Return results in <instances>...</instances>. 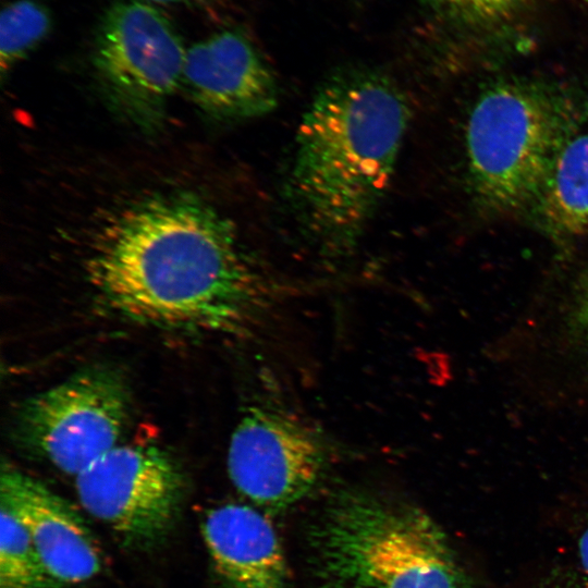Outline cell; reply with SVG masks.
Segmentation results:
<instances>
[{
  "instance_id": "cell-1",
  "label": "cell",
  "mask_w": 588,
  "mask_h": 588,
  "mask_svg": "<svg viewBox=\"0 0 588 588\" xmlns=\"http://www.w3.org/2000/svg\"><path fill=\"white\" fill-rule=\"evenodd\" d=\"M86 272L115 314L188 333H249L277 293L233 222L184 192L146 197L113 215L94 237Z\"/></svg>"
},
{
  "instance_id": "cell-2",
  "label": "cell",
  "mask_w": 588,
  "mask_h": 588,
  "mask_svg": "<svg viewBox=\"0 0 588 588\" xmlns=\"http://www.w3.org/2000/svg\"><path fill=\"white\" fill-rule=\"evenodd\" d=\"M408 121L404 94L377 72H341L315 94L296 133L287 196L322 253L357 246L391 184Z\"/></svg>"
},
{
  "instance_id": "cell-3",
  "label": "cell",
  "mask_w": 588,
  "mask_h": 588,
  "mask_svg": "<svg viewBox=\"0 0 588 588\" xmlns=\"http://www.w3.org/2000/svg\"><path fill=\"white\" fill-rule=\"evenodd\" d=\"M310 537L317 571L331 588H470L442 528L402 500L340 490Z\"/></svg>"
},
{
  "instance_id": "cell-4",
  "label": "cell",
  "mask_w": 588,
  "mask_h": 588,
  "mask_svg": "<svg viewBox=\"0 0 588 588\" xmlns=\"http://www.w3.org/2000/svg\"><path fill=\"white\" fill-rule=\"evenodd\" d=\"M587 108L549 85L505 82L475 102L465 131L467 167L479 203L498 213L535 207L565 144Z\"/></svg>"
},
{
  "instance_id": "cell-5",
  "label": "cell",
  "mask_w": 588,
  "mask_h": 588,
  "mask_svg": "<svg viewBox=\"0 0 588 588\" xmlns=\"http://www.w3.org/2000/svg\"><path fill=\"white\" fill-rule=\"evenodd\" d=\"M187 48L171 21L142 0L111 4L97 27L93 63L113 107L155 128L183 81Z\"/></svg>"
},
{
  "instance_id": "cell-6",
  "label": "cell",
  "mask_w": 588,
  "mask_h": 588,
  "mask_svg": "<svg viewBox=\"0 0 588 588\" xmlns=\"http://www.w3.org/2000/svg\"><path fill=\"white\" fill-rule=\"evenodd\" d=\"M128 414L130 395L121 376L86 369L24 402L17 412V440L75 477L119 444Z\"/></svg>"
},
{
  "instance_id": "cell-7",
  "label": "cell",
  "mask_w": 588,
  "mask_h": 588,
  "mask_svg": "<svg viewBox=\"0 0 588 588\" xmlns=\"http://www.w3.org/2000/svg\"><path fill=\"white\" fill-rule=\"evenodd\" d=\"M83 507L132 551H149L172 532L183 505L184 476L152 445L118 444L77 476Z\"/></svg>"
},
{
  "instance_id": "cell-8",
  "label": "cell",
  "mask_w": 588,
  "mask_h": 588,
  "mask_svg": "<svg viewBox=\"0 0 588 588\" xmlns=\"http://www.w3.org/2000/svg\"><path fill=\"white\" fill-rule=\"evenodd\" d=\"M327 463L320 436L285 411L250 407L237 422L228 449L234 487L255 504L282 510L305 497Z\"/></svg>"
},
{
  "instance_id": "cell-9",
  "label": "cell",
  "mask_w": 588,
  "mask_h": 588,
  "mask_svg": "<svg viewBox=\"0 0 588 588\" xmlns=\"http://www.w3.org/2000/svg\"><path fill=\"white\" fill-rule=\"evenodd\" d=\"M182 84L206 114L221 121L262 117L279 100L269 66L252 42L233 30L187 48Z\"/></svg>"
},
{
  "instance_id": "cell-10",
  "label": "cell",
  "mask_w": 588,
  "mask_h": 588,
  "mask_svg": "<svg viewBox=\"0 0 588 588\" xmlns=\"http://www.w3.org/2000/svg\"><path fill=\"white\" fill-rule=\"evenodd\" d=\"M0 501L23 526L50 574L64 587L94 578L101 552L79 513L38 479L3 466Z\"/></svg>"
},
{
  "instance_id": "cell-11",
  "label": "cell",
  "mask_w": 588,
  "mask_h": 588,
  "mask_svg": "<svg viewBox=\"0 0 588 588\" xmlns=\"http://www.w3.org/2000/svg\"><path fill=\"white\" fill-rule=\"evenodd\" d=\"M200 528L224 588H290L282 544L261 512L240 503L218 505L205 513Z\"/></svg>"
},
{
  "instance_id": "cell-12",
  "label": "cell",
  "mask_w": 588,
  "mask_h": 588,
  "mask_svg": "<svg viewBox=\"0 0 588 588\" xmlns=\"http://www.w3.org/2000/svg\"><path fill=\"white\" fill-rule=\"evenodd\" d=\"M535 207L555 237L588 234V132H578L562 148Z\"/></svg>"
},
{
  "instance_id": "cell-13",
  "label": "cell",
  "mask_w": 588,
  "mask_h": 588,
  "mask_svg": "<svg viewBox=\"0 0 588 588\" xmlns=\"http://www.w3.org/2000/svg\"><path fill=\"white\" fill-rule=\"evenodd\" d=\"M0 588H65L48 571L20 522L0 506Z\"/></svg>"
},
{
  "instance_id": "cell-14",
  "label": "cell",
  "mask_w": 588,
  "mask_h": 588,
  "mask_svg": "<svg viewBox=\"0 0 588 588\" xmlns=\"http://www.w3.org/2000/svg\"><path fill=\"white\" fill-rule=\"evenodd\" d=\"M49 10L37 0L8 3L0 16V68L10 71L50 33Z\"/></svg>"
},
{
  "instance_id": "cell-15",
  "label": "cell",
  "mask_w": 588,
  "mask_h": 588,
  "mask_svg": "<svg viewBox=\"0 0 588 588\" xmlns=\"http://www.w3.org/2000/svg\"><path fill=\"white\" fill-rule=\"evenodd\" d=\"M455 12L473 22L490 23L510 19L526 0H443Z\"/></svg>"
},
{
  "instance_id": "cell-16",
  "label": "cell",
  "mask_w": 588,
  "mask_h": 588,
  "mask_svg": "<svg viewBox=\"0 0 588 588\" xmlns=\"http://www.w3.org/2000/svg\"><path fill=\"white\" fill-rule=\"evenodd\" d=\"M578 576L588 579V515L577 540Z\"/></svg>"
},
{
  "instance_id": "cell-17",
  "label": "cell",
  "mask_w": 588,
  "mask_h": 588,
  "mask_svg": "<svg viewBox=\"0 0 588 588\" xmlns=\"http://www.w3.org/2000/svg\"><path fill=\"white\" fill-rule=\"evenodd\" d=\"M147 2L163 4H184L194 7H208L218 3L220 0H145Z\"/></svg>"
},
{
  "instance_id": "cell-18",
  "label": "cell",
  "mask_w": 588,
  "mask_h": 588,
  "mask_svg": "<svg viewBox=\"0 0 588 588\" xmlns=\"http://www.w3.org/2000/svg\"><path fill=\"white\" fill-rule=\"evenodd\" d=\"M555 588H588V579H585L577 575L575 579L561 584Z\"/></svg>"
},
{
  "instance_id": "cell-19",
  "label": "cell",
  "mask_w": 588,
  "mask_h": 588,
  "mask_svg": "<svg viewBox=\"0 0 588 588\" xmlns=\"http://www.w3.org/2000/svg\"><path fill=\"white\" fill-rule=\"evenodd\" d=\"M585 308L587 309L588 311V279H587V283H586V289H585Z\"/></svg>"
}]
</instances>
